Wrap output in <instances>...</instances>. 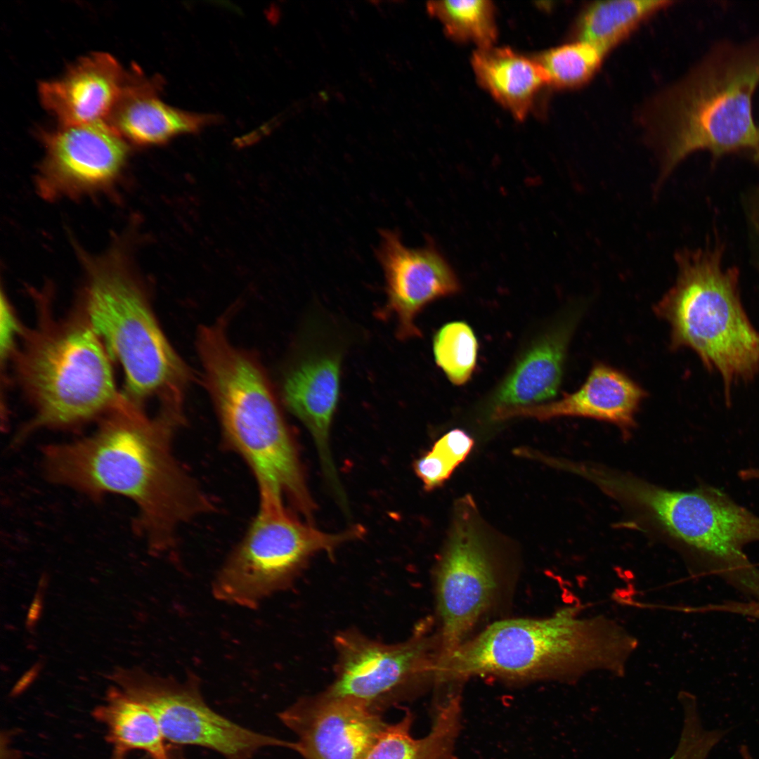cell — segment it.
<instances>
[{"label":"cell","instance_id":"obj_1","mask_svg":"<svg viewBox=\"0 0 759 759\" xmlns=\"http://www.w3.org/2000/svg\"><path fill=\"white\" fill-rule=\"evenodd\" d=\"M176 429L126 398L90 436L47 447L46 474L52 482L90 498L115 493L129 498L152 550L167 551L174 546L179 528L213 509L174 455Z\"/></svg>","mask_w":759,"mask_h":759},{"label":"cell","instance_id":"obj_2","mask_svg":"<svg viewBox=\"0 0 759 759\" xmlns=\"http://www.w3.org/2000/svg\"><path fill=\"white\" fill-rule=\"evenodd\" d=\"M638 645L636 637L616 620L568 606L544 618L491 624L439 663L435 682L494 676L569 682L595 672L619 676Z\"/></svg>","mask_w":759,"mask_h":759},{"label":"cell","instance_id":"obj_3","mask_svg":"<svg viewBox=\"0 0 759 759\" xmlns=\"http://www.w3.org/2000/svg\"><path fill=\"white\" fill-rule=\"evenodd\" d=\"M37 320L22 326L11 360L34 415L16 440L42 428L70 429L101 420L124 396L116 388L109 353L82 309L56 318L50 297H36Z\"/></svg>","mask_w":759,"mask_h":759},{"label":"cell","instance_id":"obj_4","mask_svg":"<svg viewBox=\"0 0 759 759\" xmlns=\"http://www.w3.org/2000/svg\"><path fill=\"white\" fill-rule=\"evenodd\" d=\"M226 328L225 317L197 334L204 384L225 441L247 462L258 488L307 511L313 502L268 376L252 353L231 342Z\"/></svg>","mask_w":759,"mask_h":759},{"label":"cell","instance_id":"obj_5","mask_svg":"<svg viewBox=\"0 0 759 759\" xmlns=\"http://www.w3.org/2000/svg\"><path fill=\"white\" fill-rule=\"evenodd\" d=\"M82 259L84 283L78 305L121 364L124 396L143 407L157 398L161 410L183 413L190 370L164 335L124 248L117 245L100 257Z\"/></svg>","mask_w":759,"mask_h":759},{"label":"cell","instance_id":"obj_6","mask_svg":"<svg viewBox=\"0 0 759 759\" xmlns=\"http://www.w3.org/2000/svg\"><path fill=\"white\" fill-rule=\"evenodd\" d=\"M759 85V39L715 45L657 100L651 125L662 145L663 174L699 150L759 154L752 100Z\"/></svg>","mask_w":759,"mask_h":759},{"label":"cell","instance_id":"obj_7","mask_svg":"<svg viewBox=\"0 0 759 759\" xmlns=\"http://www.w3.org/2000/svg\"><path fill=\"white\" fill-rule=\"evenodd\" d=\"M675 285L654 307L670 329V347L694 351L721 377L727 401L733 385L759 371V332L743 308L735 271L720 253L701 250L678 258Z\"/></svg>","mask_w":759,"mask_h":759},{"label":"cell","instance_id":"obj_8","mask_svg":"<svg viewBox=\"0 0 759 759\" xmlns=\"http://www.w3.org/2000/svg\"><path fill=\"white\" fill-rule=\"evenodd\" d=\"M361 526L338 533L320 531L294 517L285 499L259 489L257 512L214 580V596L253 608L290 584L310 557L330 552L363 534Z\"/></svg>","mask_w":759,"mask_h":759},{"label":"cell","instance_id":"obj_9","mask_svg":"<svg viewBox=\"0 0 759 759\" xmlns=\"http://www.w3.org/2000/svg\"><path fill=\"white\" fill-rule=\"evenodd\" d=\"M474 502L461 499L435 572L439 663L467 641L500 588L495 555Z\"/></svg>","mask_w":759,"mask_h":759},{"label":"cell","instance_id":"obj_10","mask_svg":"<svg viewBox=\"0 0 759 759\" xmlns=\"http://www.w3.org/2000/svg\"><path fill=\"white\" fill-rule=\"evenodd\" d=\"M115 686L145 706L167 742L210 749L225 759H253L268 747L292 748L291 741L238 725L213 710L197 681L151 675L139 669H117Z\"/></svg>","mask_w":759,"mask_h":759},{"label":"cell","instance_id":"obj_11","mask_svg":"<svg viewBox=\"0 0 759 759\" xmlns=\"http://www.w3.org/2000/svg\"><path fill=\"white\" fill-rule=\"evenodd\" d=\"M336 677L325 693L361 701L378 710L388 699L435 681L438 632L421 625L407 640L393 644L349 630L335 637Z\"/></svg>","mask_w":759,"mask_h":759},{"label":"cell","instance_id":"obj_12","mask_svg":"<svg viewBox=\"0 0 759 759\" xmlns=\"http://www.w3.org/2000/svg\"><path fill=\"white\" fill-rule=\"evenodd\" d=\"M44 155L36 174L41 197L53 201L107 192L121 177L128 142L107 122L61 126L42 134Z\"/></svg>","mask_w":759,"mask_h":759},{"label":"cell","instance_id":"obj_13","mask_svg":"<svg viewBox=\"0 0 759 759\" xmlns=\"http://www.w3.org/2000/svg\"><path fill=\"white\" fill-rule=\"evenodd\" d=\"M278 717L304 759H364L389 725L368 704L325 692L299 699Z\"/></svg>","mask_w":759,"mask_h":759},{"label":"cell","instance_id":"obj_14","mask_svg":"<svg viewBox=\"0 0 759 759\" xmlns=\"http://www.w3.org/2000/svg\"><path fill=\"white\" fill-rule=\"evenodd\" d=\"M377 258L385 278L387 302L380 315L394 317L401 339L420 337L415 321L429 303L460 291L459 280L446 259L432 245L405 246L399 233L381 230Z\"/></svg>","mask_w":759,"mask_h":759},{"label":"cell","instance_id":"obj_15","mask_svg":"<svg viewBox=\"0 0 759 759\" xmlns=\"http://www.w3.org/2000/svg\"><path fill=\"white\" fill-rule=\"evenodd\" d=\"M647 392L623 372L602 363L595 364L580 387L557 401L499 408L492 420L531 417L540 421L562 417H587L614 424L624 435L635 426V415Z\"/></svg>","mask_w":759,"mask_h":759},{"label":"cell","instance_id":"obj_16","mask_svg":"<svg viewBox=\"0 0 759 759\" xmlns=\"http://www.w3.org/2000/svg\"><path fill=\"white\" fill-rule=\"evenodd\" d=\"M342 356L338 349H311L287 373L282 388L285 405L311 433L336 493L342 489L332 459L329 435L339 397Z\"/></svg>","mask_w":759,"mask_h":759},{"label":"cell","instance_id":"obj_17","mask_svg":"<svg viewBox=\"0 0 759 759\" xmlns=\"http://www.w3.org/2000/svg\"><path fill=\"white\" fill-rule=\"evenodd\" d=\"M129 74L107 53L80 58L60 78L41 82V103L61 126L106 122Z\"/></svg>","mask_w":759,"mask_h":759},{"label":"cell","instance_id":"obj_18","mask_svg":"<svg viewBox=\"0 0 759 759\" xmlns=\"http://www.w3.org/2000/svg\"><path fill=\"white\" fill-rule=\"evenodd\" d=\"M163 84L162 77H147L134 67L105 122L128 143L143 146L164 144L219 122L217 115L167 104L160 97Z\"/></svg>","mask_w":759,"mask_h":759},{"label":"cell","instance_id":"obj_19","mask_svg":"<svg viewBox=\"0 0 759 759\" xmlns=\"http://www.w3.org/2000/svg\"><path fill=\"white\" fill-rule=\"evenodd\" d=\"M580 311L568 312L521 355L491 394L490 413L499 408L540 404L555 396Z\"/></svg>","mask_w":759,"mask_h":759},{"label":"cell","instance_id":"obj_20","mask_svg":"<svg viewBox=\"0 0 759 759\" xmlns=\"http://www.w3.org/2000/svg\"><path fill=\"white\" fill-rule=\"evenodd\" d=\"M472 63L479 83L519 120L527 116L540 90L549 84L536 58L507 47L479 48Z\"/></svg>","mask_w":759,"mask_h":759},{"label":"cell","instance_id":"obj_21","mask_svg":"<svg viewBox=\"0 0 759 759\" xmlns=\"http://www.w3.org/2000/svg\"><path fill=\"white\" fill-rule=\"evenodd\" d=\"M461 711L460 701H441L429 732L420 739L411 734L413 717L408 713L400 721L387 725L364 759H455Z\"/></svg>","mask_w":759,"mask_h":759},{"label":"cell","instance_id":"obj_22","mask_svg":"<svg viewBox=\"0 0 759 759\" xmlns=\"http://www.w3.org/2000/svg\"><path fill=\"white\" fill-rule=\"evenodd\" d=\"M93 715L106 728L114 757L124 758L129 751L140 750L150 759H179L150 711L116 686L108 690Z\"/></svg>","mask_w":759,"mask_h":759},{"label":"cell","instance_id":"obj_23","mask_svg":"<svg viewBox=\"0 0 759 759\" xmlns=\"http://www.w3.org/2000/svg\"><path fill=\"white\" fill-rule=\"evenodd\" d=\"M669 4L668 1L651 0L595 1L586 6L578 18V40L606 54L641 22Z\"/></svg>","mask_w":759,"mask_h":759},{"label":"cell","instance_id":"obj_24","mask_svg":"<svg viewBox=\"0 0 759 759\" xmlns=\"http://www.w3.org/2000/svg\"><path fill=\"white\" fill-rule=\"evenodd\" d=\"M427 7L450 37L473 41L479 48L493 46L497 27L495 8L491 1H432Z\"/></svg>","mask_w":759,"mask_h":759},{"label":"cell","instance_id":"obj_25","mask_svg":"<svg viewBox=\"0 0 759 759\" xmlns=\"http://www.w3.org/2000/svg\"><path fill=\"white\" fill-rule=\"evenodd\" d=\"M479 344L472 328L464 321L446 323L433 339V353L437 366L456 386L471 378L477 361Z\"/></svg>","mask_w":759,"mask_h":759},{"label":"cell","instance_id":"obj_26","mask_svg":"<svg viewBox=\"0 0 759 759\" xmlns=\"http://www.w3.org/2000/svg\"><path fill=\"white\" fill-rule=\"evenodd\" d=\"M604 53L578 40L543 52L536 58L549 84L558 88L578 87L589 81L599 67Z\"/></svg>","mask_w":759,"mask_h":759},{"label":"cell","instance_id":"obj_27","mask_svg":"<svg viewBox=\"0 0 759 759\" xmlns=\"http://www.w3.org/2000/svg\"><path fill=\"white\" fill-rule=\"evenodd\" d=\"M720 742V737L715 731L696 723H686L670 759H707Z\"/></svg>","mask_w":759,"mask_h":759},{"label":"cell","instance_id":"obj_28","mask_svg":"<svg viewBox=\"0 0 759 759\" xmlns=\"http://www.w3.org/2000/svg\"><path fill=\"white\" fill-rule=\"evenodd\" d=\"M455 467L432 449L415 462L414 469L424 488L431 491L448 479Z\"/></svg>","mask_w":759,"mask_h":759},{"label":"cell","instance_id":"obj_29","mask_svg":"<svg viewBox=\"0 0 759 759\" xmlns=\"http://www.w3.org/2000/svg\"><path fill=\"white\" fill-rule=\"evenodd\" d=\"M474 446L472 437L460 429H454L438 439L432 450L456 468L467 457Z\"/></svg>","mask_w":759,"mask_h":759},{"label":"cell","instance_id":"obj_30","mask_svg":"<svg viewBox=\"0 0 759 759\" xmlns=\"http://www.w3.org/2000/svg\"><path fill=\"white\" fill-rule=\"evenodd\" d=\"M0 354L1 366L13 356L16 349L15 339L20 336L22 326L17 319L8 298L1 292Z\"/></svg>","mask_w":759,"mask_h":759},{"label":"cell","instance_id":"obj_31","mask_svg":"<svg viewBox=\"0 0 759 759\" xmlns=\"http://www.w3.org/2000/svg\"><path fill=\"white\" fill-rule=\"evenodd\" d=\"M694 613H726L740 615L759 620V597L745 601L725 600L708 603L696 607H689Z\"/></svg>","mask_w":759,"mask_h":759},{"label":"cell","instance_id":"obj_32","mask_svg":"<svg viewBox=\"0 0 759 759\" xmlns=\"http://www.w3.org/2000/svg\"><path fill=\"white\" fill-rule=\"evenodd\" d=\"M738 476L744 481L759 482V467L743 468L738 472Z\"/></svg>","mask_w":759,"mask_h":759}]
</instances>
